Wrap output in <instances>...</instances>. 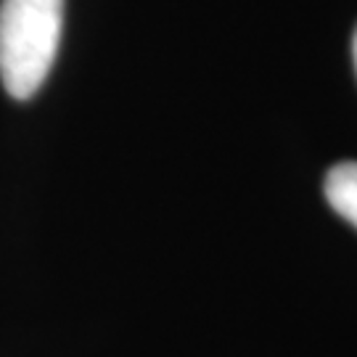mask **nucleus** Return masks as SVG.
<instances>
[{"mask_svg":"<svg viewBox=\"0 0 357 357\" xmlns=\"http://www.w3.org/2000/svg\"><path fill=\"white\" fill-rule=\"evenodd\" d=\"M64 29V0H0V82L16 101L48 79Z\"/></svg>","mask_w":357,"mask_h":357,"instance_id":"1","label":"nucleus"},{"mask_svg":"<svg viewBox=\"0 0 357 357\" xmlns=\"http://www.w3.org/2000/svg\"><path fill=\"white\" fill-rule=\"evenodd\" d=\"M323 191L333 212L357 228V162H342L331 167L326 175Z\"/></svg>","mask_w":357,"mask_h":357,"instance_id":"2","label":"nucleus"},{"mask_svg":"<svg viewBox=\"0 0 357 357\" xmlns=\"http://www.w3.org/2000/svg\"><path fill=\"white\" fill-rule=\"evenodd\" d=\"M352 56H355V69H357V29H355V40H352Z\"/></svg>","mask_w":357,"mask_h":357,"instance_id":"3","label":"nucleus"}]
</instances>
